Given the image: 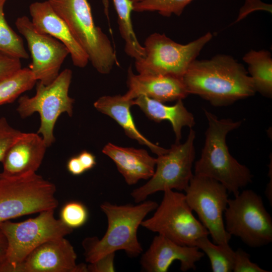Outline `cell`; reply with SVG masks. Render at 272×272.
I'll list each match as a JSON object with an SVG mask.
<instances>
[{
  "mask_svg": "<svg viewBox=\"0 0 272 272\" xmlns=\"http://www.w3.org/2000/svg\"><path fill=\"white\" fill-rule=\"evenodd\" d=\"M21 68L20 59L0 51V80Z\"/></svg>",
  "mask_w": 272,
  "mask_h": 272,
  "instance_id": "4dcf8cb0",
  "label": "cell"
},
{
  "mask_svg": "<svg viewBox=\"0 0 272 272\" xmlns=\"http://www.w3.org/2000/svg\"><path fill=\"white\" fill-rule=\"evenodd\" d=\"M195 246L208 256L213 272L233 271L235 251L229 243L216 244L211 242L208 236L199 239Z\"/></svg>",
  "mask_w": 272,
  "mask_h": 272,
  "instance_id": "d4e9b609",
  "label": "cell"
},
{
  "mask_svg": "<svg viewBox=\"0 0 272 272\" xmlns=\"http://www.w3.org/2000/svg\"><path fill=\"white\" fill-rule=\"evenodd\" d=\"M7 0H0V51L19 59H28L22 38L8 24L4 14Z\"/></svg>",
  "mask_w": 272,
  "mask_h": 272,
  "instance_id": "484cf974",
  "label": "cell"
},
{
  "mask_svg": "<svg viewBox=\"0 0 272 272\" xmlns=\"http://www.w3.org/2000/svg\"><path fill=\"white\" fill-rule=\"evenodd\" d=\"M55 209L39 213L34 218L15 223L9 220L0 223L6 236L8 248L6 260L0 264V272H12L34 249L48 240L64 237L73 229L54 216Z\"/></svg>",
  "mask_w": 272,
  "mask_h": 272,
  "instance_id": "8992f818",
  "label": "cell"
},
{
  "mask_svg": "<svg viewBox=\"0 0 272 272\" xmlns=\"http://www.w3.org/2000/svg\"><path fill=\"white\" fill-rule=\"evenodd\" d=\"M196 246L179 245L158 234L154 237L148 250L142 256L140 263L148 272H167L171 264L177 260L180 269L186 271L195 269L196 262L203 256L204 253Z\"/></svg>",
  "mask_w": 272,
  "mask_h": 272,
  "instance_id": "9a60e30c",
  "label": "cell"
},
{
  "mask_svg": "<svg viewBox=\"0 0 272 272\" xmlns=\"http://www.w3.org/2000/svg\"><path fill=\"white\" fill-rule=\"evenodd\" d=\"M78 157L86 171L91 169L96 164L95 156L88 151H82Z\"/></svg>",
  "mask_w": 272,
  "mask_h": 272,
  "instance_id": "836d02e7",
  "label": "cell"
},
{
  "mask_svg": "<svg viewBox=\"0 0 272 272\" xmlns=\"http://www.w3.org/2000/svg\"><path fill=\"white\" fill-rule=\"evenodd\" d=\"M250 254L241 248L235 251L234 272H267L250 260Z\"/></svg>",
  "mask_w": 272,
  "mask_h": 272,
  "instance_id": "f546056e",
  "label": "cell"
},
{
  "mask_svg": "<svg viewBox=\"0 0 272 272\" xmlns=\"http://www.w3.org/2000/svg\"><path fill=\"white\" fill-rule=\"evenodd\" d=\"M102 152L113 161L129 185L141 179H149L154 173L156 158L151 156L146 150L122 147L109 143Z\"/></svg>",
  "mask_w": 272,
  "mask_h": 272,
  "instance_id": "d6986e66",
  "label": "cell"
},
{
  "mask_svg": "<svg viewBox=\"0 0 272 272\" xmlns=\"http://www.w3.org/2000/svg\"><path fill=\"white\" fill-rule=\"evenodd\" d=\"M72 79V71L64 69L49 85L39 82L34 96L24 95L19 98L17 111L21 118L28 117L35 112L39 114L40 125L37 133L42 135L47 147L55 141L54 128L61 114L73 115L75 100L69 95Z\"/></svg>",
  "mask_w": 272,
  "mask_h": 272,
  "instance_id": "ba28073f",
  "label": "cell"
},
{
  "mask_svg": "<svg viewBox=\"0 0 272 272\" xmlns=\"http://www.w3.org/2000/svg\"><path fill=\"white\" fill-rule=\"evenodd\" d=\"M243 60L248 65V73L256 92L271 98L272 96V57L267 50L251 49L243 56Z\"/></svg>",
  "mask_w": 272,
  "mask_h": 272,
  "instance_id": "7402d4cb",
  "label": "cell"
},
{
  "mask_svg": "<svg viewBox=\"0 0 272 272\" xmlns=\"http://www.w3.org/2000/svg\"><path fill=\"white\" fill-rule=\"evenodd\" d=\"M22 133L11 126L5 117L0 118V162L9 148Z\"/></svg>",
  "mask_w": 272,
  "mask_h": 272,
  "instance_id": "f1b7e54d",
  "label": "cell"
},
{
  "mask_svg": "<svg viewBox=\"0 0 272 272\" xmlns=\"http://www.w3.org/2000/svg\"><path fill=\"white\" fill-rule=\"evenodd\" d=\"M55 192L53 183L36 173L18 177L3 175L0 180V223L55 209L58 204Z\"/></svg>",
  "mask_w": 272,
  "mask_h": 272,
  "instance_id": "52a82bcc",
  "label": "cell"
},
{
  "mask_svg": "<svg viewBox=\"0 0 272 272\" xmlns=\"http://www.w3.org/2000/svg\"><path fill=\"white\" fill-rule=\"evenodd\" d=\"M185 191L189 208L197 214L213 242L228 244L232 236L226 231L224 220L229 199L226 188L215 179L194 174Z\"/></svg>",
  "mask_w": 272,
  "mask_h": 272,
  "instance_id": "7c38bea8",
  "label": "cell"
},
{
  "mask_svg": "<svg viewBox=\"0 0 272 272\" xmlns=\"http://www.w3.org/2000/svg\"><path fill=\"white\" fill-rule=\"evenodd\" d=\"M47 1L66 24L98 73L108 74L114 65H119L110 40L94 22L88 0Z\"/></svg>",
  "mask_w": 272,
  "mask_h": 272,
  "instance_id": "277c9868",
  "label": "cell"
},
{
  "mask_svg": "<svg viewBox=\"0 0 272 272\" xmlns=\"http://www.w3.org/2000/svg\"><path fill=\"white\" fill-rule=\"evenodd\" d=\"M195 131L190 128L186 141L171 145L165 154L156 158L153 176L143 185L130 193L136 203L144 201L150 195L166 189H186L194 174L192 167L195 156Z\"/></svg>",
  "mask_w": 272,
  "mask_h": 272,
  "instance_id": "8fae6325",
  "label": "cell"
},
{
  "mask_svg": "<svg viewBox=\"0 0 272 272\" xmlns=\"http://www.w3.org/2000/svg\"><path fill=\"white\" fill-rule=\"evenodd\" d=\"M115 253H109L95 262L87 265L88 271L113 272L115 271L114 259Z\"/></svg>",
  "mask_w": 272,
  "mask_h": 272,
  "instance_id": "1f68e13d",
  "label": "cell"
},
{
  "mask_svg": "<svg viewBox=\"0 0 272 272\" xmlns=\"http://www.w3.org/2000/svg\"><path fill=\"white\" fill-rule=\"evenodd\" d=\"M226 231L251 247L272 241V219L261 197L251 189L244 190L228 199L224 213Z\"/></svg>",
  "mask_w": 272,
  "mask_h": 272,
  "instance_id": "30bf717a",
  "label": "cell"
},
{
  "mask_svg": "<svg viewBox=\"0 0 272 272\" xmlns=\"http://www.w3.org/2000/svg\"><path fill=\"white\" fill-rule=\"evenodd\" d=\"M71 243L60 237L42 243L16 265L12 272H87V265L77 264Z\"/></svg>",
  "mask_w": 272,
  "mask_h": 272,
  "instance_id": "5bb4252c",
  "label": "cell"
},
{
  "mask_svg": "<svg viewBox=\"0 0 272 272\" xmlns=\"http://www.w3.org/2000/svg\"><path fill=\"white\" fill-rule=\"evenodd\" d=\"M128 91L124 95L133 100L145 96L162 103L182 100L189 93L182 78L164 75H135L130 66L126 81Z\"/></svg>",
  "mask_w": 272,
  "mask_h": 272,
  "instance_id": "e0dca14e",
  "label": "cell"
},
{
  "mask_svg": "<svg viewBox=\"0 0 272 272\" xmlns=\"http://www.w3.org/2000/svg\"><path fill=\"white\" fill-rule=\"evenodd\" d=\"M182 80L189 94L198 95L215 106L231 105L256 92L244 66L226 54L195 59Z\"/></svg>",
  "mask_w": 272,
  "mask_h": 272,
  "instance_id": "6da1fadb",
  "label": "cell"
},
{
  "mask_svg": "<svg viewBox=\"0 0 272 272\" xmlns=\"http://www.w3.org/2000/svg\"><path fill=\"white\" fill-rule=\"evenodd\" d=\"M132 1V2L133 3V4L134 3H139V2H141L143 0H131Z\"/></svg>",
  "mask_w": 272,
  "mask_h": 272,
  "instance_id": "74e56055",
  "label": "cell"
},
{
  "mask_svg": "<svg viewBox=\"0 0 272 272\" xmlns=\"http://www.w3.org/2000/svg\"><path fill=\"white\" fill-rule=\"evenodd\" d=\"M8 248L7 239L0 229V264L6 259Z\"/></svg>",
  "mask_w": 272,
  "mask_h": 272,
  "instance_id": "d590c367",
  "label": "cell"
},
{
  "mask_svg": "<svg viewBox=\"0 0 272 272\" xmlns=\"http://www.w3.org/2000/svg\"><path fill=\"white\" fill-rule=\"evenodd\" d=\"M271 5L262 2L261 0H245L240 10L239 14L235 22L243 19L249 13L256 11L263 10L271 13Z\"/></svg>",
  "mask_w": 272,
  "mask_h": 272,
  "instance_id": "d6a6232c",
  "label": "cell"
},
{
  "mask_svg": "<svg viewBox=\"0 0 272 272\" xmlns=\"http://www.w3.org/2000/svg\"><path fill=\"white\" fill-rule=\"evenodd\" d=\"M60 216L63 223L74 229L85 224L88 218V213L86 207L81 202L71 201L61 209Z\"/></svg>",
  "mask_w": 272,
  "mask_h": 272,
  "instance_id": "83f0119b",
  "label": "cell"
},
{
  "mask_svg": "<svg viewBox=\"0 0 272 272\" xmlns=\"http://www.w3.org/2000/svg\"><path fill=\"white\" fill-rule=\"evenodd\" d=\"M203 111L208 127L200 157L195 163L194 175L218 181L235 196L252 182L253 177L249 169L230 154L226 144L227 134L238 128L241 121L219 119L207 110Z\"/></svg>",
  "mask_w": 272,
  "mask_h": 272,
  "instance_id": "7a4b0ae2",
  "label": "cell"
},
{
  "mask_svg": "<svg viewBox=\"0 0 272 272\" xmlns=\"http://www.w3.org/2000/svg\"><path fill=\"white\" fill-rule=\"evenodd\" d=\"M29 11L31 21L36 28L65 46L75 66L83 68L87 65L89 62L87 54L75 39L66 24L47 1L32 3Z\"/></svg>",
  "mask_w": 272,
  "mask_h": 272,
  "instance_id": "ac0fdd59",
  "label": "cell"
},
{
  "mask_svg": "<svg viewBox=\"0 0 272 272\" xmlns=\"http://www.w3.org/2000/svg\"><path fill=\"white\" fill-rule=\"evenodd\" d=\"M102 3L103 6L104 12L106 17L108 21V24L109 25V28L110 32H111L110 24H109V0H102Z\"/></svg>",
  "mask_w": 272,
  "mask_h": 272,
  "instance_id": "8d00e7d4",
  "label": "cell"
},
{
  "mask_svg": "<svg viewBox=\"0 0 272 272\" xmlns=\"http://www.w3.org/2000/svg\"><path fill=\"white\" fill-rule=\"evenodd\" d=\"M36 81L29 67H22L0 80V105L14 102L22 93L32 89Z\"/></svg>",
  "mask_w": 272,
  "mask_h": 272,
  "instance_id": "cb8c5ba5",
  "label": "cell"
},
{
  "mask_svg": "<svg viewBox=\"0 0 272 272\" xmlns=\"http://www.w3.org/2000/svg\"><path fill=\"white\" fill-rule=\"evenodd\" d=\"M16 27L27 41L32 62L29 69L35 79L47 85L57 77L62 64L70 54L65 46L33 24L25 16L18 17Z\"/></svg>",
  "mask_w": 272,
  "mask_h": 272,
  "instance_id": "4fadbf2b",
  "label": "cell"
},
{
  "mask_svg": "<svg viewBox=\"0 0 272 272\" xmlns=\"http://www.w3.org/2000/svg\"><path fill=\"white\" fill-rule=\"evenodd\" d=\"M133 105V100L126 98L124 95L103 96L94 103V107L101 113L113 119L124 130L125 134L145 145L158 156L165 154L168 149L161 147L151 142L137 129L130 110Z\"/></svg>",
  "mask_w": 272,
  "mask_h": 272,
  "instance_id": "ffe728a7",
  "label": "cell"
},
{
  "mask_svg": "<svg viewBox=\"0 0 272 272\" xmlns=\"http://www.w3.org/2000/svg\"><path fill=\"white\" fill-rule=\"evenodd\" d=\"M47 146L38 133L23 132L6 153L2 163V175L18 177L35 173Z\"/></svg>",
  "mask_w": 272,
  "mask_h": 272,
  "instance_id": "2e32d148",
  "label": "cell"
},
{
  "mask_svg": "<svg viewBox=\"0 0 272 272\" xmlns=\"http://www.w3.org/2000/svg\"><path fill=\"white\" fill-rule=\"evenodd\" d=\"M2 176H3V175H2V173H0V180L2 178Z\"/></svg>",
  "mask_w": 272,
  "mask_h": 272,
  "instance_id": "f35d334b",
  "label": "cell"
},
{
  "mask_svg": "<svg viewBox=\"0 0 272 272\" xmlns=\"http://www.w3.org/2000/svg\"><path fill=\"white\" fill-rule=\"evenodd\" d=\"M118 17L120 35L125 42L124 51L135 60L144 57L145 50L140 44L133 28L131 14L133 11L131 0H112Z\"/></svg>",
  "mask_w": 272,
  "mask_h": 272,
  "instance_id": "603a6c76",
  "label": "cell"
},
{
  "mask_svg": "<svg viewBox=\"0 0 272 272\" xmlns=\"http://www.w3.org/2000/svg\"><path fill=\"white\" fill-rule=\"evenodd\" d=\"M193 0H143L133 4L138 12H157L164 17L180 16L185 7Z\"/></svg>",
  "mask_w": 272,
  "mask_h": 272,
  "instance_id": "4316f807",
  "label": "cell"
},
{
  "mask_svg": "<svg viewBox=\"0 0 272 272\" xmlns=\"http://www.w3.org/2000/svg\"><path fill=\"white\" fill-rule=\"evenodd\" d=\"M153 216L141 226L182 246H196L197 241L209 232L192 214L185 194L166 189Z\"/></svg>",
  "mask_w": 272,
  "mask_h": 272,
  "instance_id": "9c48e42d",
  "label": "cell"
},
{
  "mask_svg": "<svg viewBox=\"0 0 272 272\" xmlns=\"http://www.w3.org/2000/svg\"><path fill=\"white\" fill-rule=\"evenodd\" d=\"M133 105H137L151 120L156 122L169 121L175 133L176 143H180L182 128H192L195 123L193 114L184 106L182 100L169 106L148 97L140 96L133 99Z\"/></svg>",
  "mask_w": 272,
  "mask_h": 272,
  "instance_id": "44dd1931",
  "label": "cell"
},
{
  "mask_svg": "<svg viewBox=\"0 0 272 272\" xmlns=\"http://www.w3.org/2000/svg\"><path fill=\"white\" fill-rule=\"evenodd\" d=\"M66 166L70 173L74 175H80L86 171L78 156L71 157Z\"/></svg>",
  "mask_w": 272,
  "mask_h": 272,
  "instance_id": "e575fe53",
  "label": "cell"
},
{
  "mask_svg": "<svg viewBox=\"0 0 272 272\" xmlns=\"http://www.w3.org/2000/svg\"><path fill=\"white\" fill-rule=\"evenodd\" d=\"M213 34L208 32L186 44L177 43L165 34L154 33L144 43L145 55L135 60L140 74L164 75L182 78Z\"/></svg>",
  "mask_w": 272,
  "mask_h": 272,
  "instance_id": "5b68a950",
  "label": "cell"
},
{
  "mask_svg": "<svg viewBox=\"0 0 272 272\" xmlns=\"http://www.w3.org/2000/svg\"><path fill=\"white\" fill-rule=\"evenodd\" d=\"M158 206L152 200L144 201L138 205L102 203L100 207L106 216L107 229L100 239L93 237L83 240L86 261L92 263L118 250H124L132 257L141 254L143 248L138 239V228L146 216Z\"/></svg>",
  "mask_w": 272,
  "mask_h": 272,
  "instance_id": "3957f363",
  "label": "cell"
}]
</instances>
